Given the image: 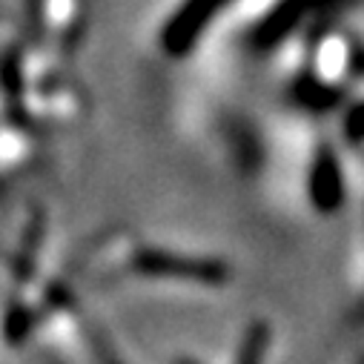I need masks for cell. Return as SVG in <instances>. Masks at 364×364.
Segmentation results:
<instances>
[{
  "instance_id": "cell-5",
  "label": "cell",
  "mask_w": 364,
  "mask_h": 364,
  "mask_svg": "<svg viewBox=\"0 0 364 364\" xmlns=\"http://www.w3.org/2000/svg\"><path fill=\"white\" fill-rule=\"evenodd\" d=\"M321 4H327V0H284V4L264 21V26H261V32H258V43L267 46V43H272V41H279L282 35H287V32L299 23V18H301L307 9L321 6Z\"/></svg>"
},
{
  "instance_id": "cell-10",
  "label": "cell",
  "mask_w": 364,
  "mask_h": 364,
  "mask_svg": "<svg viewBox=\"0 0 364 364\" xmlns=\"http://www.w3.org/2000/svg\"><path fill=\"white\" fill-rule=\"evenodd\" d=\"M29 324H32V318H29L26 307L12 304V307H9V316H6V336H12V330L18 327V338H23L26 330H29Z\"/></svg>"
},
{
  "instance_id": "cell-1",
  "label": "cell",
  "mask_w": 364,
  "mask_h": 364,
  "mask_svg": "<svg viewBox=\"0 0 364 364\" xmlns=\"http://www.w3.org/2000/svg\"><path fill=\"white\" fill-rule=\"evenodd\" d=\"M135 272L146 279H169V282H190L204 287H221L230 282V267L218 258H196V255H175L166 250L144 247L132 255Z\"/></svg>"
},
{
  "instance_id": "cell-8",
  "label": "cell",
  "mask_w": 364,
  "mask_h": 364,
  "mask_svg": "<svg viewBox=\"0 0 364 364\" xmlns=\"http://www.w3.org/2000/svg\"><path fill=\"white\" fill-rule=\"evenodd\" d=\"M269 338H272V330L267 321L255 318L252 324H247L241 344H238V353H235V364H264Z\"/></svg>"
},
{
  "instance_id": "cell-4",
  "label": "cell",
  "mask_w": 364,
  "mask_h": 364,
  "mask_svg": "<svg viewBox=\"0 0 364 364\" xmlns=\"http://www.w3.org/2000/svg\"><path fill=\"white\" fill-rule=\"evenodd\" d=\"M0 98L4 115L15 129H32V118L23 104V58L18 46L0 55Z\"/></svg>"
},
{
  "instance_id": "cell-7",
  "label": "cell",
  "mask_w": 364,
  "mask_h": 364,
  "mask_svg": "<svg viewBox=\"0 0 364 364\" xmlns=\"http://www.w3.org/2000/svg\"><path fill=\"white\" fill-rule=\"evenodd\" d=\"M296 101L304 107V109H316V112H324V109H333L338 101H341V92L336 86L318 80V77H301L296 83Z\"/></svg>"
},
{
  "instance_id": "cell-9",
  "label": "cell",
  "mask_w": 364,
  "mask_h": 364,
  "mask_svg": "<svg viewBox=\"0 0 364 364\" xmlns=\"http://www.w3.org/2000/svg\"><path fill=\"white\" fill-rule=\"evenodd\" d=\"M344 132L353 144L364 141V104H355L344 118Z\"/></svg>"
},
{
  "instance_id": "cell-2",
  "label": "cell",
  "mask_w": 364,
  "mask_h": 364,
  "mask_svg": "<svg viewBox=\"0 0 364 364\" xmlns=\"http://www.w3.org/2000/svg\"><path fill=\"white\" fill-rule=\"evenodd\" d=\"M227 4H230V0H187V4L172 15V21L166 23V29L161 35L166 55H172V58L187 55L196 46L198 35L210 26L215 12L221 6H227Z\"/></svg>"
},
{
  "instance_id": "cell-6",
  "label": "cell",
  "mask_w": 364,
  "mask_h": 364,
  "mask_svg": "<svg viewBox=\"0 0 364 364\" xmlns=\"http://www.w3.org/2000/svg\"><path fill=\"white\" fill-rule=\"evenodd\" d=\"M41 241H43V213H35L32 221L26 224V232L21 238V250L15 255V279L18 282H26L35 269V258H38V250H41Z\"/></svg>"
},
{
  "instance_id": "cell-3",
  "label": "cell",
  "mask_w": 364,
  "mask_h": 364,
  "mask_svg": "<svg viewBox=\"0 0 364 364\" xmlns=\"http://www.w3.org/2000/svg\"><path fill=\"white\" fill-rule=\"evenodd\" d=\"M307 193L310 201L318 213L330 215L341 207L344 201V178H341V166L336 161V155L330 149H321L310 166V181H307Z\"/></svg>"
}]
</instances>
